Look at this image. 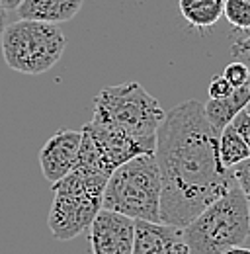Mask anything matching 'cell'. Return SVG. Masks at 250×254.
Segmentation results:
<instances>
[{
	"label": "cell",
	"mask_w": 250,
	"mask_h": 254,
	"mask_svg": "<svg viewBox=\"0 0 250 254\" xmlns=\"http://www.w3.org/2000/svg\"><path fill=\"white\" fill-rule=\"evenodd\" d=\"M155 157L162 182L160 223L184 229L237 184L219 157V131L197 100L166 114L156 131Z\"/></svg>",
	"instance_id": "obj_1"
},
{
	"label": "cell",
	"mask_w": 250,
	"mask_h": 254,
	"mask_svg": "<svg viewBox=\"0 0 250 254\" xmlns=\"http://www.w3.org/2000/svg\"><path fill=\"white\" fill-rule=\"evenodd\" d=\"M164 118L160 102L139 82L106 86L94 100V124L122 131L151 151L156 149V131Z\"/></svg>",
	"instance_id": "obj_2"
},
{
	"label": "cell",
	"mask_w": 250,
	"mask_h": 254,
	"mask_svg": "<svg viewBox=\"0 0 250 254\" xmlns=\"http://www.w3.org/2000/svg\"><path fill=\"white\" fill-rule=\"evenodd\" d=\"M182 231L189 254H225L243 247L250 237L249 197L235 184Z\"/></svg>",
	"instance_id": "obj_3"
},
{
	"label": "cell",
	"mask_w": 250,
	"mask_h": 254,
	"mask_svg": "<svg viewBox=\"0 0 250 254\" xmlns=\"http://www.w3.org/2000/svg\"><path fill=\"white\" fill-rule=\"evenodd\" d=\"M108 176L90 168L76 166L70 174L53 184V203L47 225L57 241H72L88 231L96 215L104 209V190Z\"/></svg>",
	"instance_id": "obj_4"
},
{
	"label": "cell",
	"mask_w": 250,
	"mask_h": 254,
	"mask_svg": "<svg viewBox=\"0 0 250 254\" xmlns=\"http://www.w3.org/2000/svg\"><path fill=\"white\" fill-rule=\"evenodd\" d=\"M162 182L155 153L139 155L112 172L104 190V209L131 219L160 221Z\"/></svg>",
	"instance_id": "obj_5"
},
{
	"label": "cell",
	"mask_w": 250,
	"mask_h": 254,
	"mask_svg": "<svg viewBox=\"0 0 250 254\" xmlns=\"http://www.w3.org/2000/svg\"><path fill=\"white\" fill-rule=\"evenodd\" d=\"M6 64L24 74H41L59 63L66 37L57 24L16 20L6 26L0 39Z\"/></svg>",
	"instance_id": "obj_6"
},
{
	"label": "cell",
	"mask_w": 250,
	"mask_h": 254,
	"mask_svg": "<svg viewBox=\"0 0 250 254\" xmlns=\"http://www.w3.org/2000/svg\"><path fill=\"white\" fill-rule=\"evenodd\" d=\"M145 153H155V151H151L147 145L122 131L88 122L82 127L78 166L90 168L94 172H100L110 178L112 172L118 170L122 164Z\"/></svg>",
	"instance_id": "obj_7"
},
{
	"label": "cell",
	"mask_w": 250,
	"mask_h": 254,
	"mask_svg": "<svg viewBox=\"0 0 250 254\" xmlns=\"http://www.w3.org/2000/svg\"><path fill=\"white\" fill-rule=\"evenodd\" d=\"M92 254H133L135 219L102 209L88 229Z\"/></svg>",
	"instance_id": "obj_8"
},
{
	"label": "cell",
	"mask_w": 250,
	"mask_h": 254,
	"mask_svg": "<svg viewBox=\"0 0 250 254\" xmlns=\"http://www.w3.org/2000/svg\"><path fill=\"white\" fill-rule=\"evenodd\" d=\"M82 145V129H59L51 135L39 151L41 174L49 184H57L78 166V153Z\"/></svg>",
	"instance_id": "obj_9"
},
{
	"label": "cell",
	"mask_w": 250,
	"mask_h": 254,
	"mask_svg": "<svg viewBox=\"0 0 250 254\" xmlns=\"http://www.w3.org/2000/svg\"><path fill=\"white\" fill-rule=\"evenodd\" d=\"M133 254H189V249L180 227L135 219Z\"/></svg>",
	"instance_id": "obj_10"
},
{
	"label": "cell",
	"mask_w": 250,
	"mask_h": 254,
	"mask_svg": "<svg viewBox=\"0 0 250 254\" xmlns=\"http://www.w3.org/2000/svg\"><path fill=\"white\" fill-rule=\"evenodd\" d=\"M84 0H24L16 10L20 20H35L47 24H62L72 20Z\"/></svg>",
	"instance_id": "obj_11"
},
{
	"label": "cell",
	"mask_w": 250,
	"mask_h": 254,
	"mask_svg": "<svg viewBox=\"0 0 250 254\" xmlns=\"http://www.w3.org/2000/svg\"><path fill=\"white\" fill-rule=\"evenodd\" d=\"M250 102V78L239 88H235L227 98H219V100H209L203 106V114L207 118V122L217 129L219 133L229 126Z\"/></svg>",
	"instance_id": "obj_12"
},
{
	"label": "cell",
	"mask_w": 250,
	"mask_h": 254,
	"mask_svg": "<svg viewBox=\"0 0 250 254\" xmlns=\"http://www.w3.org/2000/svg\"><path fill=\"white\" fill-rule=\"evenodd\" d=\"M178 6L189 26L207 30L223 18L225 0H178Z\"/></svg>",
	"instance_id": "obj_13"
},
{
	"label": "cell",
	"mask_w": 250,
	"mask_h": 254,
	"mask_svg": "<svg viewBox=\"0 0 250 254\" xmlns=\"http://www.w3.org/2000/svg\"><path fill=\"white\" fill-rule=\"evenodd\" d=\"M219 157L227 168H233L235 164L250 159L249 145L243 141V137L231 124L219 133Z\"/></svg>",
	"instance_id": "obj_14"
},
{
	"label": "cell",
	"mask_w": 250,
	"mask_h": 254,
	"mask_svg": "<svg viewBox=\"0 0 250 254\" xmlns=\"http://www.w3.org/2000/svg\"><path fill=\"white\" fill-rule=\"evenodd\" d=\"M223 16L237 30L250 32V0H225Z\"/></svg>",
	"instance_id": "obj_15"
},
{
	"label": "cell",
	"mask_w": 250,
	"mask_h": 254,
	"mask_svg": "<svg viewBox=\"0 0 250 254\" xmlns=\"http://www.w3.org/2000/svg\"><path fill=\"white\" fill-rule=\"evenodd\" d=\"M223 76L231 82L233 88H239V86H243V84L250 78V66L249 64H245L243 61H237V59H235L233 63H229L227 66H225Z\"/></svg>",
	"instance_id": "obj_16"
},
{
	"label": "cell",
	"mask_w": 250,
	"mask_h": 254,
	"mask_svg": "<svg viewBox=\"0 0 250 254\" xmlns=\"http://www.w3.org/2000/svg\"><path fill=\"white\" fill-rule=\"evenodd\" d=\"M231 172H233V176H235L239 188L245 191V195L249 197V201H250V159L235 164V166L231 168Z\"/></svg>",
	"instance_id": "obj_17"
},
{
	"label": "cell",
	"mask_w": 250,
	"mask_h": 254,
	"mask_svg": "<svg viewBox=\"0 0 250 254\" xmlns=\"http://www.w3.org/2000/svg\"><path fill=\"white\" fill-rule=\"evenodd\" d=\"M233 90H235V88L231 86V82H229L223 74H215V76L211 78V82H209V88H207V92H209V100L227 98Z\"/></svg>",
	"instance_id": "obj_18"
},
{
	"label": "cell",
	"mask_w": 250,
	"mask_h": 254,
	"mask_svg": "<svg viewBox=\"0 0 250 254\" xmlns=\"http://www.w3.org/2000/svg\"><path fill=\"white\" fill-rule=\"evenodd\" d=\"M231 55L237 59V61H243L245 64L250 66V33L243 39H237L231 47Z\"/></svg>",
	"instance_id": "obj_19"
},
{
	"label": "cell",
	"mask_w": 250,
	"mask_h": 254,
	"mask_svg": "<svg viewBox=\"0 0 250 254\" xmlns=\"http://www.w3.org/2000/svg\"><path fill=\"white\" fill-rule=\"evenodd\" d=\"M231 126L237 129V133L243 137V141L249 145V149H250V116L243 110L233 122H231Z\"/></svg>",
	"instance_id": "obj_20"
},
{
	"label": "cell",
	"mask_w": 250,
	"mask_h": 254,
	"mask_svg": "<svg viewBox=\"0 0 250 254\" xmlns=\"http://www.w3.org/2000/svg\"><path fill=\"white\" fill-rule=\"evenodd\" d=\"M22 2H24V0H0V6H2L6 12H12V10H18Z\"/></svg>",
	"instance_id": "obj_21"
},
{
	"label": "cell",
	"mask_w": 250,
	"mask_h": 254,
	"mask_svg": "<svg viewBox=\"0 0 250 254\" xmlns=\"http://www.w3.org/2000/svg\"><path fill=\"white\" fill-rule=\"evenodd\" d=\"M6 14H8V12L0 6V39H2V33H4L6 26H8V24H6Z\"/></svg>",
	"instance_id": "obj_22"
},
{
	"label": "cell",
	"mask_w": 250,
	"mask_h": 254,
	"mask_svg": "<svg viewBox=\"0 0 250 254\" xmlns=\"http://www.w3.org/2000/svg\"><path fill=\"white\" fill-rule=\"evenodd\" d=\"M225 254H250V249H247V247H233Z\"/></svg>",
	"instance_id": "obj_23"
},
{
	"label": "cell",
	"mask_w": 250,
	"mask_h": 254,
	"mask_svg": "<svg viewBox=\"0 0 250 254\" xmlns=\"http://www.w3.org/2000/svg\"><path fill=\"white\" fill-rule=\"evenodd\" d=\"M245 112H247V114H249V116H250V102H249V104H247V108H245Z\"/></svg>",
	"instance_id": "obj_24"
}]
</instances>
